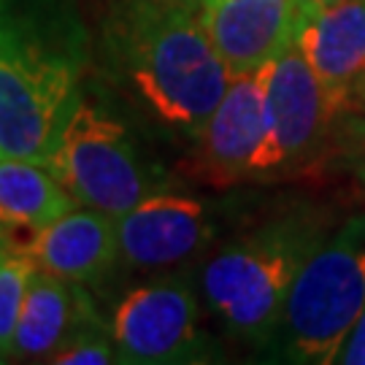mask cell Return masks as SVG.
<instances>
[{
  "label": "cell",
  "mask_w": 365,
  "mask_h": 365,
  "mask_svg": "<svg viewBox=\"0 0 365 365\" xmlns=\"http://www.w3.org/2000/svg\"><path fill=\"white\" fill-rule=\"evenodd\" d=\"M78 206L122 217L146 195L160 192V182L146 168L130 130L101 106L78 101L43 163Z\"/></svg>",
  "instance_id": "5"
},
{
  "label": "cell",
  "mask_w": 365,
  "mask_h": 365,
  "mask_svg": "<svg viewBox=\"0 0 365 365\" xmlns=\"http://www.w3.org/2000/svg\"><path fill=\"white\" fill-rule=\"evenodd\" d=\"M106 330L84 284L68 282L46 271H33L16 325V360H52L78 336Z\"/></svg>",
  "instance_id": "12"
},
{
  "label": "cell",
  "mask_w": 365,
  "mask_h": 365,
  "mask_svg": "<svg viewBox=\"0 0 365 365\" xmlns=\"http://www.w3.org/2000/svg\"><path fill=\"white\" fill-rule=\"evenodd\" d=\"M33 271L36 265L25 255H9L0 262V360L3 363L14 354L16 325Z\"/></svg>",
  "instance_id": "15"
},
{
  "label": "cell",
  "mask_w": 365,
  "mask_h": 365,
  "mask_svg": "<svg viewBox=\"0 0 365 365\" xmlns=\"http://www.w3.org/2000/svg\"><path fill=\"white\" fill-rule=\"evenodd\" d=\"M49 363L57 365H108L119 363L117 346L111 339V330L106 333H87V336H78L68 346H63L60 352L54 354Z\"/></svg>",
  "instance_id": "16"
},
{
  "label": "cell",
  "mask_w": 365,
  "mask_h": 365,
  "mask_svg": "<svg viewBox=\"0 0 365 365\" xmlns=\"http://www.w3.org/2000/svg\"><path fill=\"white\" fill-rule=\"evenodd\" d=\"M182 3H197V0H182Z\"/></svg>",
  "instance_id": "20"
},
{
  "label": "cell",
  "mask_w": 365,
  "mask_h": 365,
  "mask_svg": "<svg viewBox=\"0 0 365 365\" xmlns=\"http://www.w3.org/2000/svg\"><path fill=\"white\" fill-rule=\"evenodd\" d=\"M336 363L339 365H365V309H363V314L354 319L352 330L346 333L344 344L339 346Z\"/></svg>",
  "instance_id": "17"
},
{
  "label": "cell",
  "mask_w": 365,
  "mask_h": 365,
  "mask_svg": "<svg viewBox=\"0 0 365 365\" xmlns=\"http://www.w3.org/2000/svg\"><path fill=\"white\" fill-rule=\"evenodd\" d=\"M295 46L346 114V95L365 71V0H300Z\"/></svg>",
  "instance_id": "11"
},
{
  "label": "cell",
  "mask_w": 365,
  "mask_h": 365,
  "mask_svg": "<svg viewBox=\"0 0 365 365\" xmlns=\"http://www.w3.org/2000/svg\"><path fill=\"white\" fill-rule=\"evenodd\" d=\"M197 11L230 73H247L295 43L300 0H197Z\"/></svg>",
  "instance_id": "9"
},
{
  "label": "cell",
  "mask_w": 365,
  "mask_h": 365,
  "mask_svg": "<svg viewBox=\"0 0 365 365\" xmlns=\"http://www.w3.org/2000/svg\"><path fill=\"white\" fill-rule=\"evenodd\" d=\"M214 230L206 200L152 192L117 217L119 260L135 271L176 268L203 252Z\"/></svg>",
  "instance_id": "8"
},
{
  "label": "cell",
  "mask_w": 365,
  "mask_h": 365,
  "mask_svg": "<svg viewBox=\"0 0 365 365\" xmlns=\"http://www.w3.org/2000/svg\"><path fill=\"white\" fill-rule=\"evenodd\" d=\"M90 66V36L68 0H0V157L43 165Z\"/></svg>",
  "instance_id": "1"
},
{
  "label": "cell",
  "mask_w": 365,
  "mask_h": 365,
  "mask_svg": "<svg viewBox=\"0 0 365 365\" xmlns=\"http://www.w3.org/2000/svg\"><path fill=\"white\" fill-rule=\"evenodd\" d=\"M119 363H206L211 344L200 330V303L184 274L160 276L130 289L111 317Z\"/></svg>",
  "instance_id": "6"
},
{
  "label": "cell",
  "mask_w": 365,
  "mask_h": 365,
  "mask_svg": "<svg viewBox=\"0 0 365 365\" xmlns=\"http://www.w3.org/2000/svg\"><path fill=\"white\" fill-rule=\"evenodd\" d=\"M0 363H3V360H0Z\"/></svg>",
  "instance_id": "22"
},
{
  "label": "cell",
  "mask_w": 365,
  "mask_h": 365,
  "mask_svg": "<svg viewBox=\"0 0 365 365\" xmlns=\"http://www.w3.org/2000/svg\"><path fill=\"white\" fill-rule=\"evenodd\" d=\"M303 3H312V6H327V3H336V0H303Z\"/></svg>",
  "instance_id": "19"
},
{
  "label": "cell",
  "mask_w": 365,
  "mask_h": 365,
  "mask_svg": "<svg viewBox=\"0 0 365 365\" xmlns=\"http://www.w3.org/2000/svg\"><path fill=\"white\" fill-rule=\"evenodd\" d=\"M73 197L46 165L0 157V227L41 230L73 209Z\"/></svg>",
  "instance_id": "14"
},
{
  "label": "cell",
  "mask_w": 365,
  "mask_h": 365,
  "mask_svg": "<svg viewBox=\"0 0 365 365\" xmlns=\"http://www.w3.org/2000/svg\"><path fill=\"white\" fill-rule=\"evenodd\" d=\"M365 309V214L325 235L289 287L268 360L298 365L336 363L339 346Z\"/></svg>",
  "instance_id": "4"
},
{
  "label": "cell",
  "mask_w": 365,
  "mask_h": 365,
  "mask_svg": "<svg viewBox=\"0 0 365 365\" xmlns=\"http://www.w3.org/2000/svg\"><path fill=\"white\" fill-rule=\"evenodd\" d=\"M106 54L135 101L170 130L197 138L230 84L197 3L128 0L106 27Z\"/></svg>",
  "instance_id": "2"
},
{
  "label": "cell",
  "mask_w": 365,
  "mask_h": 365,
  "mask_svg": "<svg viewBox=\"0 0 365 365\" xmlns=\"http://www.w3.org/2000/svg\"><path fill=\"white\" fill-rule=\"evenodd\" d=\"M349 144H352V165H354V173H357V179L360 184L365 187V117L360 119H352V125H349Z\"/></svg>",
  "instance_id": "18"
},
{
  "label": "cell",
  "mask_w": 365,
  "mask_h": 365,
  "mask_svg": "<svg viewBox=\"0 0 365 365\" xmlns=\"http://www.w3.org/2000/svg\"><path fill=\"white\" fill-rule=\"evenodd\" d=\"M327 233L325 214L295 209L238 235L203 265V298L233 339L265 352L300 265Z\"/></svg>",
  "instance_id": "3"
},
{
  "label": "cell",
  "mask_w": 365,
  "mask_h": 365,
  "mask_svg": "<svg viewBox=\"0 0 365 365\" xmlns=\"http://www.w3.org/2000/svg\"><path fill=\"white\" fill-rule=\"evenodd\" d=\"M3 260H6V257H3V255H0V262H3Z\"/></svg>",
  "instance_id": "21"
},
{
  "label": "cell",
  "mask_w": 365,
  "mask_h": 365,
  "mask_svg": "<svg viewBox=\"0 0 365 365\" xmlns=\"http://www.w3.org/2000/svg\"><path fill=\"white\" fill-rule=\"evenodd\" d=\"M22 255L38 271L76 284H98L119 260L117 220L87 206L71 209L30 235Z\"/></svg>",
  "instance_id": "13"
},
{
  "label": "cell",
  "mask_w": 365,
  "mask_h": 365,
  "mask_svg": "<svg viewBox=\"0 0 365 365\" xmlns=\"http://www.w3.org/2000/svg\"><path fill=\"white\" fill-rule=\"evenodd\" d=\"M265 92L257 71L233 73L214 114L200 130V160L217 182L255 176V165L265 146Z\"/></svg>",
  "instance_id": "10"
},
{
  "label": "cell",
  "mask_w": 365,
  "mask_h": 365,
  "mask_svg": "<svg viewBox=\"0 0 365 365\" xmlns=\"http://www.w3.org/2000/svg\"><path fill=\"white\" fill-rule=\"evenodd\" d=\"M260 76L268 135L255 173L298 168L317 157L333 119L344 111L295 43L268 60L260 68Z\"/></svg>",
  "instance_id": "7"
}]
</instances>
